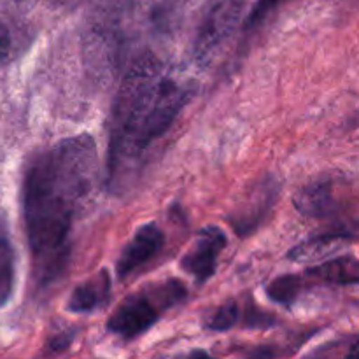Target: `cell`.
<instances>
[{
	"instance_id": "8992f818",
	"label": "cell",
	"mask_w": 359,
	"mask_h": 359,
	"mask_svg": "<svg viewBox=\"0 0 359 359\" xmlns=\"http://www.w3.org/2000/svg\"><path fill=\"white\" fill-rule=\"evenodd\" d=\"M165 244V233L156 223H147L135 231L132 241L125 245L116 263V273L125 279L160 252Z\"/></svg>"
},
{
	"instance_id": "277c9868",
	"label": "cell",
	"mask_w": 359,
	"mask_h": 359,
	"mask_svg": "<svg viewBox=\"0 0 359 359\" xmlns=\"http://www.w3.org/2000/svg\"><path fill=\"white\" fill-rule=\"evenodd\" d=\"M245 0H205L193 39V58L209 65L230 39L244 13Z\"/></svg>"
},
{
	"instance_id": "8fae6325",
	"label": "cell",
	"mask_w": 359,
	"mask_h": 359,
	"mask_svg": "<svg viewBox=\"0 0 359 359\" xmlns=\"http://www.w3.org/2000/svg\"><path fill=\"white\" fill-rule=\"evenodd\" d=\"M351 238H354V233L347 226L339 228V230L326 231V233L316 235V237L305 241L304 244L291 249V251L287 252V258L294 259V262L323 258V256L332 252L333 249H337L340 244L351 241Z\"/></svg>"
},
{
	"instance_id": "5bb4252c",
	"label": "cell",
	"mask_w": 359,
	"mask_h": 359,
	"mask_svg": "<svg viewBox=\"0 0 359 359\" xmlns=\"http://www.w3.org/2000/svg\"><path fill=\"white\" fill-rule=\"evenodd\" d=\"M241 321V307L237 302H228L217 307L212 314L207 318L205 328L210 332H228L235 328Z\"/></svg>"
},
{
	"instance_id": "30bf717a",
	"label": "cell",
	"mask_w": 359,
	"mask_h": 359,
	"mask_svg": "<svg viewBox=\"0 0 359 359\" xmlns=\"http://www.w3.org/2000/svg\"><path fill=\"white\" fill-rule=\"evenodd\" d=\"M305 277L328 286H356L359 284V259L354 256H339L305 270Z\"/></svg>"
},
{
	"instance_id": "7a4b0ae2",
	"label": "cell",
	"mask_w": 359,
	"mask_h": 359,
	"mask_svg": "<svg viewBox=\"0 0 359 359\" xmlns=\"http://www.w3.org/2000/svg\"><path fill=\"white\" fill-rule=\"evenodd\" d=\"M193 88L167 72L154 56L137 60L121 81L109 130V186L121 188L140 158L167 133Z\"/></svg>"
},
{
	"instance_id": "ac0fdd59",
	"label": "cell",
	"mask_w": 359,
	"mask_h": 359,
	"mask_svg": "<svg viewBox=\"0 0 359 359\" xmlns=\"http://www.w3.org/2000/svg\"><path fill=\"white\" fill-rule=\"evenodd\" d=\"M55 2L63 4V6H76V4L84 2V0H55Z\"/></svg>"
},
{
	"instance_id": "3957f363",
	"label": "cell",
	"mask_w": 359,
	"mask_h": 359,
	"mask_svg": "<svg viewBox=\"0 0 359 359\" xmlns=\"http://www.w3.org/2000/svg\"><path fill=\"white\" fill-rule=\"evenodd\" d=\"M184 284L177 279L151 284L118 305L107 321V332L121 340H133L146 333L158 319L186 298Z\"/></svg>"
},
{
	"instance_id": "6da1fadb",
	"label": "cell",
	"mask_w": 359,
	"mask_h": 359,
	"mask_svg": "<svg viewBox=\"0 0 359 359\" xmlns=\"http://www.w3.org/2000/svg\"><path fill=\"white\" fill-rule=\"evenodd\" d=\"M95 139L69 137L32 160L25 175L23 212L37 277L55 279L69 256V238L81 203L98 170Z\"/></svg>"
},
{
	"instance_id": "5b68a950",
	"label": "cell",
	"mask_w": 359,
	"mask_h": 359,
	"mask_svg": "<svg viewBox=\"0 0 359 359\" xmlns=\"http://www.w3.org/2000/svg\"><path fill=\"white\" fill-rule=\"evenodd\" d=\"M226 245V233L219 226H205L200 230L191 248L181 259V269L198 284L207 283L214 276L221 252Z\"/></svg>"
},
{
	"instance_id": "7c38bea8",
	"label": "cell",
	"mask_w": 359,
	"mask_h": 359,
	"mask_svg": "<svg viewBox=\"0 0 359 359\" xmlns=\"http://www.w3.org/2000/svg\"><path fill=\"white\" fill-rule=\"evenodd\" d=\"M305 283H307L305 273L304 276L286 273V276H280L277 279H273L266 286V294L276 304L284 305V307H291L300 298V294L304 293Z\"/></svg>"
},
{
	"instance_id": "e0dca14e",
	"label": "cell",
	"mask_w": 359,
	"mask_h": 359,
	"mask_svg": "<svg viewBox=\"0 0 359 359\" xmlns=\"http://www.w3.org/2000/svg\"><path fill=\"white\" fill-rule=\"evenodd\" d=\"M347 358H356L359 359V339L351 346V349L347 351Z\"/></svg>"
},
{
	"instance_id": "52a82bcc",
	"label": "cell",
	"mask_w": 359,
	"mask_h": 359,
	"mask_svg": "<svg viewBox=\"0 0 359 359\" xmlns=\"http://www.w3.org/2000/svg\"><path fill=\"white\" fill-rule=\"evenodd\" d=\"M277 195H279V188H277L276 182H273L272 179L263 181L255 191H251L248 200L242 202L241 205L235 209V212L231 214V226H233L241 235H248L249 231L255 230V228L262 223L263 217L269 214V210L272 209L273 203H276Z\"/></svg>"
},
{
	"instance_id": "4fadbf2b",
	"label": "cell",
	"mask_w": 359,
	"mask_h": 359,
	"mask_svg": "<svg viewBox=\"0 0 359 359\" xmlns=\"http://www.w3.org/2000/svg\"><path fill=\"white\" fill-rule=\"evenodd\" d=\"M14 251L7 231L0 226V307L9 302L14 290Z\"/></svg>"
},
{
	"instance_id": "9a60e30c",
	"label": "cell",
	"mask_w": 359,
	"mask_h": 359,
	"mask_svg": "<svg viewBox=\"0 0 359 359\" xmlns=\"http://www.w3.org/2000/svg\"><path fill=\"white\" fill-rule=\"evenodd\" d=\"M284 2H287V0H258L256 6L252 7L251 14L248 16V20H245V28L249 30V28H256L258 25H262Z\"/></svg>"
},
{
	"instance_id": "9c48e42d",
	"label": "cell",
	"mask_w": 359,
	"mask_h": 359,
	"mask_svg": "<svg viewBox=\"0 0 359 359\" xmlns=\"http://www.w3.org/2000/svg\"><path fill=\"white\" fill-rule=\"evenodd\" d=\"M111 297V276L105 269L91 276L84 283L77 284L69 298L67 309L74 314H90L104 307Z\"/></svg>"
},
{
	"instance_id": "ba28073f",
	"label": "cell",
	"mask_w": 359,
	"mask_h": 359,
	"mask_svg": "<svg viewBox=\"0 0 359 359\" xmlns=\"http://www.w3.org/2000/svg\"><path fill=\"white\" fill-rule=\"evenodd\" d=\"M294 207L309 217H330L339 212L332 179H319L304 186L294 195Z\"/></svg>"
},
{
	"instance_id": "2e32d148",
	"label": "cell",
	"mask_w": 359,
	"mask_h": 359,
	"mask_svg": "<svg viewBox=\"0 0 359 359\" xmlns=\"http://www.w3.org/2000/svg\"><path fill=\"white\" fill-rule=\"evenodd\" d=\"M11 34L9 30L6 28V25L0 23V65L6 63V60L9 58V53H11Z\"/></svg>"
}]
</instances>
